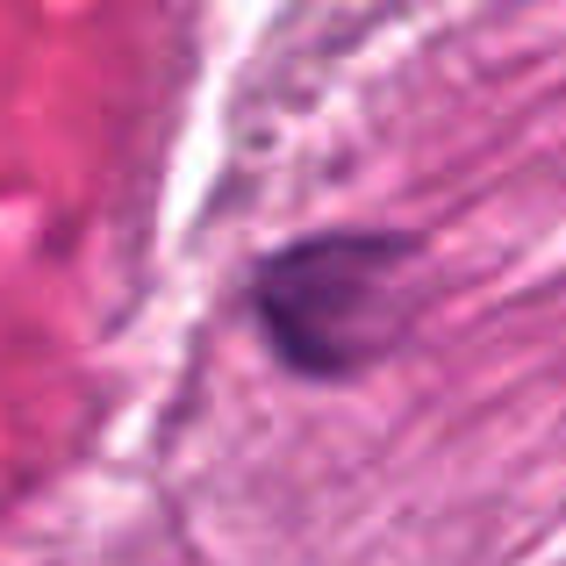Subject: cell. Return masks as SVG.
<instances>
[{
	"label": "cell",
	"instance_id": "obj_1",
	"mask_svg": "<svg viewBox=\"0 0 566 566\" xmlns=\"http://www.w3.org/2000/svg\"><path fill=\"white\" fill-rule=\"evenodd\" d=\"M416 259L423 251L401 237H308L259 265V287H251L259 331L294 374L345 380L409 337L423 308Z\"/></svg>",
	"mask_w": 566,
	"mask_h": 566
}]
</instances>
